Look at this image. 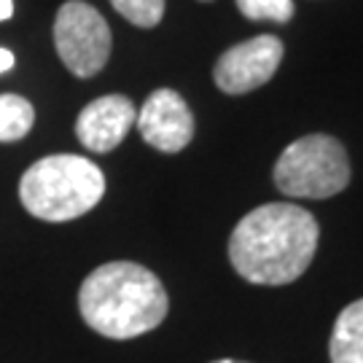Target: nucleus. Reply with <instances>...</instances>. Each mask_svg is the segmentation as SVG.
I'll return each mask as SVG.
<instances>
[{
  "label": "nucleus",
  "instance_id": "f257e3e1",
  "mask_svg": "<svg viewBox=\"0 0 363 363\" xmlns=\"http://www.w3.org/2000/svg\"><path fill=\"white\" fill-rule=\"evenodd\" d=\"M320 240L312 213L291 202L261 205L234 226L229 259L256 286H286L307 272Z\"/></svg>",
  "mask_w": 363,
  "mask_h": 363
},
{
  "label": "nucleus",
  "instance_id": "f03ea898",
  "mask_svg": "<svg viewBox=\"0 0 363 363\" xmlns=\"http://www.w3.org/2000/svg\"><path fill=\"white\" fill-rule=\"evenodd\" d=\"M78 310L100 337L135 339L167 318L169 298L151 269L135 261H111L81 283Z\"/></svg>",
  "mask_w": 363,
  "mask_h": 363
},
{
  "label": "nucleus",
  "instance_id": "7ed1b4c3",
  "mask_svg": "<svg viewBox=\"0 0 363 363\" xmlns=\"http://www.w3.org/2000/svg\"><path fill=\"white\" fill-rule=\"evenodd\" d=\"M103 194V169L78 154L46 156L19 181V199L27 213L49 223H62L89 213Z\"/></svg>",
  "mask_w": 363,
  "mask_h": 363
},
{
  "label": "nucleus",
  "instance_id": "20e7f679",
  "mask_svg": "<svg viewBox=\"0 0 363 363\" xmlns=\"http://www.w3.org/2000/svg\"><path fill=\"white\" fill-rule=\"evenodd\" d=\"M350 183V159L331 135H304L274 164V186L286 196L328 199Z\"/></svg>",
  "mask_w": 363,
  "mask_h": 363
},
{
  "label": "nucleus",
  "instance_id": "39448f33",
  "mask_svg": "<svg viewBox=\"0 0 363 363\" xmlns=\"http://www.w3.org/2000/svg\"><path fill=\"white\" fill-rule=\"evenodd\" d=\"M54 46L73 76L91 78L111 57V27L94 6L67 0L54 19Z\"/></svg>",
  "mask_w": 363,
  "mask_h": 363
},
{
  "label": "nucleus",
  "instance_id": "423d86ee",
  "mask_svg": "<svg viewBox=\"0 0 363 363\" xmlns=\"http://www.w3.org/2000/svg\"><path fill=\"white\" fill-rule=\"evenodd\" d=\"M280 60L283 43L274 35H256L245 43H237L229 52L220 54V60L216 62V86L226 94H247L274 76Z\"/></svg>",
  "mask_w": 363,
  "mask_h": 363
},
{
  "label": "nucleus",
  "instance_id": "0eeeda50",
  "mask_svg": "<svg viewBox=\"0 0 363 363\" xmlns=\"http://www.w3.org/2000/svg\"><path fill=\"white\" fill-rule=\"evenodd\" d=\"M135 121L145 143L162 154H178L194 138V113L172 89H156Z\"/></svg>",
  "mask_w": 363,
  "mask_h": 363
},
{
  "label": "nucleus",
  "instance_id": "6e6552de",
  "mask_svg": "<svg viewBox=\"0 0 363 363\" xmlns=\"http://www.w3.org/2000/svg\"><path fill=\"white\" fill-rule=\"evenodd\" d=\"M135 118H138V111L130 97H124V94L97 97L78 113V143L91 154H108L127 138Z\"/></svg>",
  "mask_w": 363,
  "mask_h": 363
},
{
  "label": "nucleus",
  "instance_id": "1a4fd4ad",
  "mask_svg": "<svg viewBox=\"0 0 363 363\" xmlns=\"http://www.w3.org/2000/svg\"><path fill=\"white\" fill-rule=\"evenodd\" d=\"M328 350L331 363H363V298L339 312Z\"/></svg>",
  "mask_w": 363,
  "mask_h": 363
},
{
  "label": "nucleus",
  "instance_id": "9d476101",
  "mask_svg": "<svg viewBox=\"0 0 363 363\" xmlns=\"http://www.w3.org/2000/svg\"><path fill=\"white\" fill-rule=\"evenodd\" d=\"M35 124V111L30 100L19 94H0V143L22 140Z\"/></svg>",
  "mask_w": 363,
  "mask_h": 363
},
{
  "label": "nucleus",
  "instance_id": "9b49d317",
  "mask_svg": "<svg viewBox=\"0 0 363 363\" xmlns=\"http://www.w3.org/2000/svg\"><path fill=\"white\" fill-rule=\"evenodd\" d=\"M111 6L135 27H156L164 16V0H111Z\"/></svg>",
  "mask_w": 363,
  "mask_h": 363
},
{
  "label": "nucleus",
  "instance_id": "f8f14e48",
  "mask_svg": "<svg viewBox=\"0 0 363 363\" xmlns=\"http://www.w3.org/2000/svg\"><path fill=\"white\" fill-rule=\"evenodd\" d=\"M237 9L253 22H288L294 16L291 0H237Z\"/></svg>",
  "mask_w": 363,
  "mask_h": 363
},
{
  "label": "nucleus",
  "instance_id": "ddd939ff",
  "mask_svg": "<svg viewBox=\"0 0 363 363\" xmlns=\"http://www.w3.org/2000/svg\"><path fill=\"white\" fill-rule=\"evenodd\" d=\"M11 67H13V54L9 49H0V73H6Z\"/></svg>",
  "mask_w": 363,
  "mask_h": 363
},
{
  "label": "nucleus",
  "instance_id": "4468645a",
  "mask_svg": "<svg viewBox=\"0 0 363 363\" xmlns=\"http://www.w3.org/2000/svg\"><path fill=\"white\" fill-rule=\"evenodd\" d=\"M13 16V0H0V22Z\"/></svg>",
  "mask_w": 363,
  "mask_h": 363
},
{
  "label": "nucleus",
  "instance_id": "2eb2a0df",
  "mask_svg": "<svg viewBox=\"0 0 363 363\" xmlns=\"http://www.w3.org/2000/svg\"><path fill=\"white\" fill-rule=\"evenodd\" d=\"M213 363H245V361H232V358H223V361H213Z\"/></svg>",
  "mask_w": 363,
  "mask_h": 363
},
{
  "label": "nucleus",
  "instance_id": "dca6fc26",
  "mask_svg": "<svg viewBox=\"0 0 363 363\" xmlns=\"http://www.w3.org/2000/svg\"><path fill=\"white\" fill-rule=\"evenodd\" d=\"M202 3H208V0H202Z\"/></svg>",
  "mask_w": 363,
  "mask_h": 363
}]
</instances>
